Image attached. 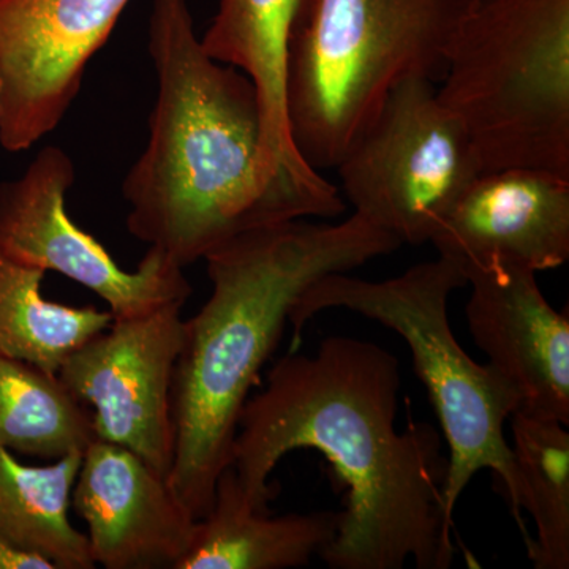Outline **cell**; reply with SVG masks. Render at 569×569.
<instances>
[{"label":"cell","mask_w":569,"mask_h":569,"mask_svg":"<svg viewBox=\"0 0 569 569\" xmlns=\"http://www.w3.org/2000/svg\"><path fill=\"white\" fill-rule=\"evenodd\" d=\"M149 54V141L122 186L134 238L186 268L247 231L316 217L269 173L257 89L204 51L187 0H153Z\"/></svg>","instance_id":"2"},{"label":"cell","mask_w":569,"mask_h":569,"mask_svg":"<svg viewBox=\"0 0 569 569\" xmlns=\"http://www.w3.org/2000/svg\"><path fill=\"white\" fill-rule=\"evenodd\" d=\"M467 284L458 266L441 257L380 282L347 272L321 277L291 312L293 343H299L302 329L313 317L329 309L359 313L402 337L448 443L443 486L448 518L452 520L471 479L490 470L520 530L526 531L518 467L505 436V425L519 411L518 396L492 367L477 365L468 356L449 321V298Z\"/></svg>","instance_id":"5"},{"label":"cell","mask_w":569,"mask_h":569,"mask_svg":"<svg viewBox=\"0 0 569 569\" xmlns=\"http://www.w3.org/2000/svg\"><path fill=\"white\" fill-rule=\"evenodd\" d=\"M130 0H0V146L31 149L66 118Z\"/></svg>","instance_id":"10"},{"label":"cell","mask_w":569,"mask_h":569,"mask_svg":"<svg viewBox=\"0 0 569 569\" xmlns=\"http://www.w3.org/2000/svg\"><path fill=\"white\" fill-rule=\"evenodd\" d=\"M93 440L91 411L58 376L0 353V448L51 462Z\"/></svg>","instance_id":"18"},{"label":"cell","mask_w":569,"mask_h":569,"mask_svg":"<svg viewBox=\"0 0 569 569\" xmlns=\"http://www.w3.org/2000/svg\"><path fill=\"white\" fill-rule=\"evenodd\" d=\"M475 0H309L288 48L291 138L336 168L407 77L441 81Z\"/></svg>","instance_id":"4"},{"label":"cell","mask_w":569,"mask_h":569,"mask_svg":"<svg viewBox=\"0 0 569 569\" xmlns=\"http://www.w3.org/2000/svg\"><path fill=\"white\" fill-rule=\"evenodd\" d=\"M402 242L353 216L336 224L306 219L257 228L206 254L212 293L183 320L176 362V447L168 482L194 519L212 507L230 466L242 408L260 383L291 312L310 284L395 252Z\"/></svg>","instance_id":"3"},{"label":"cell","mask_w":569,"mask_h":569,"mask_svg":"<svg viewBox=\"0 0 569 569\" xmlns=\"http://www.w3.org/2000/svg\"><path fill=\"white\" fill-rule=\"evenodd\" d=\"M430 244L466 277L498 266L560 268L569 260V179L529 168L482 173Z\"/></svg>","instance_id":"11"},{"label":"cell","mask_w":569,"mask_h":569,"mask_svg":"<svg viewBox=\"0 0 569 569\" xmlns=\"http://www.w3.org/2000/svg\"><path fill=\"white\" fill-rule=\"evenodd\" d=\"M44 274L0 249V353L58 376L63 361L114 318L93 306L48 301L41 295Z\"/></svg>","instance_id":"17"},{"label":"cell","mask_w":569,"mask_h":569,"mask_svg":"<svg viewBox=\"0 0 569 569\" xmlns=\"http://www.w3.org/2000/svg\"><path fill=\"white\" fill-rule=\"evenodd\" d=\"M0 569H58L39 553L29 552L0 533Z\"/></svg>","instance_id":"20"},{"label":"cell","mask_w":569,"mask_h":569,"mask_svg":"<svg viewBox=\"0 0 569 569\" xmlns=\"http://www.w3.org/2000/svg\"><path fill=\"white\" fill-rule=\"evenodd\" d=\"M82 452L24 466L0 448V533L58 569H92L88 537L71 526V492Z\"/></svg>","instance_id":"16"},{"label":"cell","mask_w":569,"mask_h":569,"mask_svg":"<svg viewBox=\"0 0 569 569\" xmlns=\"http://www.w3.org/2000/svg\"><path fill=\"white\" fill-rule=\"evenodd\" d=\"M71 505L88 526L93 563L107 569H176L197 529L167 477L97 438L82 452Z\"/></svg>","instance_id":"12"},{"label":"cell","mask_w":569,"mask_h":569,"mask_svg":"<svg viewBox=\"0 0 569 569\" xmlns=\"http://www.w3.org/2000/svg\"><path fill=\"white\" fill-rule=\"evenodd\" d=\"M340 515H272L250 505L233 467L220 473L212 507L197 520L193 541L176 569H288L306 567L336 537Z\"/></svg>","instance_id":"15"},{"label":"cell","mask_w":569,"mask_h":569,"mask_svg":"<svg viewBox=\"0 0 569 569\" xmlns=\"http://www.w3.org/2000/svg\"><path fill=\"white\" fill-rule=\"evenodd\" d=\"M307 2L219 0L201 44L212 59L253 82L263 116L264 160L274 181L323 211L337 212L343 206L339 189L306 163L288 122V48Z\"/></svg>","instance_id":"14"},{"label":"cell","mask_w":569,"mask_h":569,"mask_svg":"<svg viewBox=\"0 0 569 569\" xmlns=\"http://www.w3.org/2000/svg\"><path fill=\"white\" fill-rule=\"evenodd\" d=\"M336 168L353 213L411 246L430 242L482 174L467 127L425 77L397 82Z\"/></svg>","instance_id":"7"},{"label":"cell","mask_w":569,"mask_h":569,"mask_svg":"<svg viewBox=\"0 0 569 569\" xmlns=\"http://www.w3.org/2000/svg\"><path fill=\"white\" fill-rule=\"evenodd\" d=\"M183 302L112 320L63 361L58 377L89 408L97 440L140 456L168 478L174 460L173 380Z\"/></svg>","instance_id":"9"},{"label":"cell","mask_w":569,"mask_h":569,"mask_svg":"<svg viewBox=\"0 0 569 569\" xmlns=\"http://www.w3.org/2000/svg\"><path fill=\"white\" fill-rule=\"evenodd\" d=\"M74 182L69 153L47 146L20 178L0 182V249L44 272L69 277L108 305L114 320L146 316L192 295L183 268L149 249L134 271L116 263L92 234L74 224L66 198Z\"/></svg>","instance_id":"8"},{"label":"cell","mask_w":569,"mask_h":569,"mask_svg":"<svg viewBox=\"0 0 569 569\" xmlns=\"http://www.w3.org/2000/svg\"><path fill=\"white\" fill-rule=\"evenodd\" d=\"M437 93L467 127L482 173L569 179V0H475Z\"/></svg>","instance_id":"6"},{"label":"cell","mask_w":569,"mask_h":569,"mask_svg":"<svg viewBox=\"0 0 569 569\" xmlns=\"http://www.w3.org/2000/svg\"><path fill=\"white\" fill-rule=\"evenodd\" d=\"M400 388L387 348L329 336L316 355L279 359L242 408L230 466L253 508L269 509L279 492L269 478L298 449L323 455L346 489L320 553L329 568L448 569L455 560L441 438L429 425L396 429Z\"/></svg>","instance_id":"1"},{"label":"cell","mask_w":569,"mask_h":569,"mask_svg":"<svg viewBox=\"0 0 569 569\" xmlns=\"http://www.w3.org/2000/svg\"><path fill=\"white\" fill-rule=\"evenodd\" d=\"M512 456L518 467L520 508L537 537L526 542L537 569L569 568V432L553 419L515 413Z\"/></svg>","instance_id":"19"},{"label":"cell","mask_w":569,"mask_h":569,"mask_svg":"<svg viewBox=\"0 0 569 569\" xmlns=\"http://www.w3.org/2000/svg\"><path fill=\"white\" fill-rule=\"evenodd\" d=\"M467 321L519 411L569 425V313L549 305L529 269L498 266L467 276Z\"/></svg>","instance_id":"13"}]
</instances>
